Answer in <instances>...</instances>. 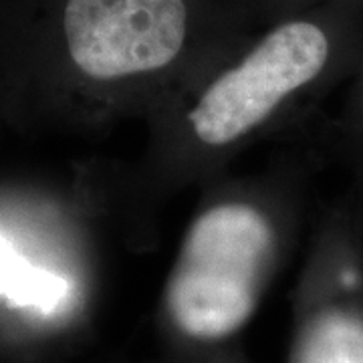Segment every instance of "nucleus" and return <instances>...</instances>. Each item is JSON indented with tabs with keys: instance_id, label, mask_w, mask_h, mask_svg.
Here are the masks:
<instances>
[{
	"instance_id": "1",
	"label": "nucleus",
	"mask_w": 363,
	"mask_h": 363,
	"mask_svg": "<svg viewBox=\"0 0 363 363\" xmlns=\"http://www.w3.org/2000/svg\"><path fill=\"white\" fill-rule=\"evenodd\" d=\"M272 259L274 233L257 208L222 204L206 210L186 234L168 281L172 321L202 341L236 333L259 305Z\"/></svg>"
},
{
	"instance_id": "2",
	"label": "nucleus",
	"mask_w": 363,
	"mask_h": 363,
	"mask_svg": "<svg viewBox=\"0 0 363 363\" xmlns=\"http://www.w3.org/2000/svg\"><path fill=\"white\" fill-rule=\"evenodd\" d=\"M329 40L311 23H289L264 37L238 67L216 79L190 123L208 145H224L262 123L279 104L321 73Z\"/></svg>"
},
{
	"instance_id": "3",
	"label": "nucleus",
	"mask_w": 363,
	"mask_h": 363,
	"mask_svg": "<svg viewBox=\"0 0 363 363\" xmlns=\"http://www.w3.org/2000/svg\"><path fill=\"white\" fill-rule=\"evenodd\" d=\"M184 0H67L63 26L73 63L93 79L169 65L186 39Z\"/></svg>"
},
{
	"instance_id": "4",
	"label": "nucleus",
	"mask_w": 363,
	"mask_h": 363,
	"mask_svg": "<svg viewBox=\"0 0 363 363\" xmlns=\"http://www.w3.org/2000/svg\"><path fill=\"white\" fill-rule=\"evenodd\" d=\"M291 363H363V319L341 309L319 313L295 341Z\"/></svg>"
}]
</instances>
